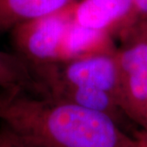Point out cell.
Instances as JSON below:
<instances>
[{
  "label": "cell",
  "mask_w": 147,
  "mask_h": 147,
  "mask_svg": "<svg viewBox=\"0 0 147 147\" xmlns=\"http://www.w3.org/2000/svg\"><path fill=\"white\" fill-rule=\"evenodd\" d=\"M0 120L36 147H147L110 116L54 96L0 89Z\"/></svg>",
  "instance_id": "cell-1"
},
{
  "label": "cell",
  "mask_w": 147,
  "mask_h": 147,
  "mask_svg": "<svg viewBox=\"0 0 147 147\" xmlns=\"http://www.w3.org/2000/svg\"><path fill=\"white\" fill-rule=\"evenodd\" d=\"M121 37L115 55L123 110L142 128L147 105V20H139L121 32Z\"/></svg>",
  "instance_id": "cell-2"
},
{
  "label": "cell",
  "mask_w": 147,
  "mask_h": 147,
  "mask_svg": "<svg viewBox=\"0 0 147 147\" xmlns=\"http://www.w3.org/2000/svg\"><path fill=\"white\" fill-rule=\"evenodd\" d=\"M74 4L50 16L22 23L10 31L15 53L33 69L59 62L64 37L74 21Z\"/></svg>",
  "instance_id": "cell-3"
},
{
  "label": "cell",
  "mask_w": 147,
  "mask_h": 147,
  "mask_svg": "<svg viewBox=\"0 0 147 147\" xmlns=\"http://www.w3.org/2000/svg\"><path fill=\"white\" fill-rule=\"evenodd\" d=\"M116 50L50 64L36 68L34 72L40 80L54 77L71 85L105 92L115 97L123 110Z\"/></svg>",
  "instance_id": "cell-4"
},
{
  "label": "cell",
  "mask_w": 147,
  "mask_h": 147,
  "mask_svg": "<svg viewBox=\"0 0 147 147\" xmlns=\"http://www.w3.org/2000/svg\"><path fill=\"white\" fill-rule=\"evenodd\" d=\"M74 21L91 29L110 30L120 26V32L138 20L134 14V0H81L74 4Z\"/></svg>",
  "instance_id": "cell-5"
},
{
  "label": "cell",
  "mask_w": 147,
  "mask_h": 147,
  "mask_svg": "<svg viewBox=\"0 0 147 147\" xmlns=\"http://www.w3.org/2000/svg\"><path fill=\"white\" fill-rule=\"evenodd\" d=\"M42 82L52 96L73 101L84 107L103 113L110 116L124 130L135 135L127 127L131 120L115 98L109 93L95 88L66 84L54 77L42 78Z\"/></svg>",
  "instance_id": "cell-6"
},
{
  "label": "cell",
  "mask_w": 147,
  "mask_h": 147,
  "mask_svg": "<svg viewBox=\"0 0 147 147\" xmlns=\"http://www.w3.org/2000/svg\"><path fill=\"white\" fill-rule=\"evenodd\" d=\"M74 3V0H0V33L59 12Z\"/></svg>",
  "instance_id": "cell-7"
},
{
  "label": "cell",
  "mask_w": 147,
  "mask_h": 147,
  "mask_svg": "<svg viewBox=\"0 0 147 147\" xmlns=\"http://www.w3.org/2000/svg\"><path fill=\"white\" fill-rule=\"evenodd\" d=\"M115 50L108 30L85 27L74 18L64 37L59 61Z\"/></svg>",
  "instance_id": "cell-8"
},
{
  "label": "cell",
  "mask_w": 147,
  "mask_h": 147,
  "mask_svg": "<svg viewBox=\"0 0 147 147\" xmlns=\"http://www.w3.org/2000/svg\"><path fill=\"white\" fill-rule=\"evenodd\" d=\"M0 89L23 90L35 96L50 95L26 61L14 53L0 50Z\"/></svg>",
  "instance_id": "cell-9"
},
{
  "label": "cell",
  "mask_w": 147,
  "mask_h": 147,
  "mask_svg": "<svg viewBox=\"0 0 147 147\" xmlns=\"http://www.w3.org/2000/svg\"><path fill=\"white\" fill-rule=\"evenodd\" d=\"M0 142L3 147H36L22 141L3 123L0 127Z\"/></svg>",
  "instance_id": "cell-10"
},
{
  "label": "cell",
  "mask_w": 147,
  "mask_h": 147,
  "mask_svg": "<svg viewBox=\"0 0 147 147\" xmlns=\"http://www.w3.org/2000/svg\"><path fill=\"white\" fill-rule=\"evenodd\" d=\"M134 14L137 20H147V0H134Z\"/></svg>",
  "instance_id": "cell-11"
},
{
  "label": "cell",
  "mask_w": 147,
  "mask_h": 147,
  "mask_svg": "<svg viewBox=\"0 0 147 147\" xmlns=\"http://www.w3.org/2000/svg\"><path fill=\"white\" fill-rule=\"evenodd\" d=\"M142 129L147 133V105L146 108V112H145V118H144V123H143Z\"/></svg>",
  "instance_id": "cell-12"
},
{
  "label": "cell",
  "mask_w": 147,
  "mask_h": 147,
  "mask_svg": "<svg viewBox=\"0 0 147 147\" xmlns=\"http://www.w3.org/2000/svg\"><path fill=\"white\" fill-rule=\"evenodd\" d=\"M0 147H3V145H2V143H1V142H0Z\"/></svg>",
  "instance_id": "cell-13"
}]
</instances>
